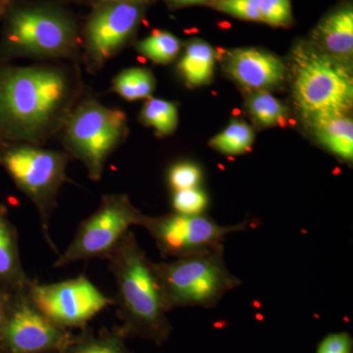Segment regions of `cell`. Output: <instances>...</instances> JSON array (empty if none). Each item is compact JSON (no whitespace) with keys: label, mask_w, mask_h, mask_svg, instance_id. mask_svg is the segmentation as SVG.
<instances>
[{"label":"cell","mask_w":353,"mask_h":353,"mask_svg":"<svg viewBox=\"0 0 353 353\" xmlns=\"http://www.w3.org/2000/svg\"><path fill=\"white\" fill-rule=\"evenodd\" d=\"M115 278L117 304L128 331L161 343L171 328L163 290L154 269L136 236L128 232L108 257Z\"/></svg>","instance_id":"obj_3"},{"label":"cell","mask_w":353,"mask_h":353,"mask_svg":"<svg viewBox=\"0 0 353 353\" xmlns=\"http://www.w3.org/2000/svg\"><path fill=\"white\" fill-rule=\"evenodd\" d=\"M155 88L154 76L150 70L134 67L120 72L112 81L111 90L128 101L150 99Z\"/></svg>","instance_id":"obj_18"},{"label":"cell","mask_w":353,"mask_h":353,"mask_svg":"<svg viewBox=\"0 0 353 353\" xmlns=\"http://www.w3.org/2000/svg\"><path fill=\"white\" fill-rule=\"evenodd\" d=\"M141 118L160 136H168L178 125V108L173 102L150 97L143 105Z\"/></svg>","instance_id":"obj_21"},{"label":"cell","mask_w":353,"mask_h":353,"mask_svg":"<svg viewBox=\"0 0 353 353\" xmlns=\"http://www.w3.org/2000/svg\"><path fill=\"white\" fill-rule=\"evenodd\" d=\"M321 50L339 59L350 58L353 51V10L352 6L336 9L325 16L314 31Z\"/></svg>","instance_id":"obj_14"},{"label":"cell","mask_w":353,"mask_h":353,"mask_svg":"<svg viewBox=\"0 0 353 353\" xmlns=\"http://www.w3.org/2000/svg\"><path fill=\"white\" fill-rule=\"evenodd\" d=\"M250 222L222 226L204 214L171 213L160 217H148L145 226L158 250L165 256H189L224 245L229 234L245 231Z\"/></svg>","instance_id":"obj_9"},{"label":"cell","mask_w":353,"mask_h":353,"mask_svg":"<svg viewBox=\"0 0 353 353\" xmlns=\"http://www.w3.org/2000/svg\"><path fill=\"white\" fill-rule=\"evenodd\" d=\"M61 132L67 153L80 160L90 180L97 182L109 157L126 139L127 116L87 97L78 102Z\"/></svg>","instance_id":"obj_7"},{"label":"cell","mask_w":353,"mask_h":353,"mask_svg":"<svg viewBox=\"0 0 353 353\" xmlns=\"http://www.w3.org/2000/svg\"><path fill=\"white\" fill-rule=\"evenodd\" d=\"M0 63L13 60L82 59L76 21L50 2L0 0Z\"/></svg>","instance_id":"obj_2"},{"label":"cell","mask_w":353,"mask_h":353,"mask_svg":"<svg viewBox=\"0 0 353 353\" xmlns=\"http://www.w3.org/2000/svg\"><path fill=\"white\" fill-rule=\"evenodd\" d=\"M92 1L94 6V4L104 3V2H130V3L146 6V4L150 3V2L153 1V0H92Z\"/></svg>","instance_id":"obj_29"},{"label":"cell","mask_w":353,"mask_h":353,"mask_svg":"<svg viewBox=\"0 0 353 353\" xmlns=\"http://www.w3.org/2000/svg\"><path fill=\"white\" fill-rule=\"evenodd\" d=\"M9 347L15 353H43L65 347L68 336L46 317L22 292L6 327Z\"/></svg>","instance_id":"obj_12"},{"label":"cell","mask_w":353,"mask_h":353,"mask_svg":"<svg viewBox=\"0 0 353 353\" xmlns=\"http://www.w3.org/2000/svg\"><path fill=\"white\" fill-rule=\"evenodd\" d=\"M67 152L48 150L32 143L0 139V166L38 209L44 238L55 250L50 236L51 215L57 208V196L68 181Z\"/></svg>","instance_id":"obj_6"},{"label":"cell","mask_w":353,"mask_h":353,"mask_svg":"<svg viewBox=\"0 0 353 353\" xmlns=\"http://www.w3.org/2000/svg\"><path fill=\"white\" fill-rule=\"evenodd\" d=\"M27 294L32 304L58 326H81L114 304L85 276L55 284L31 282Z\"/></svg>","instance_id":"obj_11"},{"label":"cell","mask_w":353,"mask_h":353,"mask_svg":"<svg viewBox=\"0 0 353 353\" xmlns=\"http://www.w3.org/2000/svg\"><path fill=\"white\" fill-rule=\"evenodd\" d=\"M137 50L155 63L167 64L173 61L180 52L181 41L171 32L157 31L139 41Z\"/></svg>","instance_id":"obj_19"},{"label":"cell","mask_w":353,"mask_h":353,"mask_svg":"<svg viewBox=\"0 0 353 353\" xmlns=\"http://www.w3.org/2000/svg\"><path fill=\"white\" fill-rule=\"evenodd\" d=\"M4 301L3 299H2L1 296H0V320H1V318L3 317L4 314Z\"/></svg>","instance_id":"obj_31"},{"label":"cell","mask_w":353,"mask_h":353,"mask_svg":"<svg viewBox=\"0 0 353 353\" xmlns=\"http://www.w3.org/2000/svg\"><path fill=\"white\" fill-rule=\"evenodd\" d=\"M254 134L252 128L245 123L234 121L211 139L210 145L226 155H240L252 148Z\"/></svg>","instance_id":"obj_20"},{"label":"cell","mask_w":353,"mask_h":353,"mask_svg":"<svg viewBox=\"0 0 353 353\" xmlns=\"http://www.w3.org/2000/svg\"><path fill=\"white\" fill-rule=\"evenodd\" d=\"M227 71L240 85L257 92L280 85L285 77V67L280 58L256 48L231 51Z\"/></svg>","instance_id":"obj_13"},{"label":"cell","mask_w":353,"mask_h":353,"mask_svg":"<svg viewBox=\"0 0 353 353\" xmlns=\"http://www.w3.org/2000/svg\"><path fill=\"white\" fill-rule=\"evenodd\" d=\"M175 6H194V4L205 3L209 0H169Z\"/></svg>","instance_id":"obj_30"},{"label":"cell","mask_w":353,"mask_h":353,"mask_svg":"<svg viewBox=\"0 0 353 353\" xmlns=\"http://www.w3.org/2000/svg\"><path fill=\"white\" fill-rule=\"evenodd\" d=\"M172 205L175 212L180 214H203L208 206V196L199 188L176 190L174 192Z\"/></svg>","instance_id":"obj_23"},{"label":"cell","mask_w":353,"mask_h":353,"mask_svg":"<svg viewBox=\"0 0 353 353\" xmlns=\"http://www.w3.org/2000/svg\"><path fill=\"white\" fill-rule=\"evenodd\" d=\"M260 21L271 26H285L292 21L290 0H262Z\"/></svg>","instance_id":"obj_26"},{"label":"cell","mask_w":353,"mask_h":353,"mask_svg":"<svg viewBox=\"0 0 353 353\" xmlns=\"http://www.w3.org/2000/svg\"><path fill=\"white\" fill-rule=\"evenodd\" d=\"M72 353H128L117 336H103L88 339L78 345Z\"/></svg>","instance_id":"obj_27"},{"label":"cell","mask_w":353,"mask_h":353,"mask_svg":"<svg viewBox=\"0 0 353 353\" xmlns=\"http://www.w3.org/2000/svg\"><path fill=\"white\" fill-rule=\"evenodd\" d=\"M352 336L345 332L329 334L320 343L317 353H352Z\"/></svg>","instance_id":"obj_28"},{"label":"cell","mask_w":353,"mask_h":353,"mask_svg":"<svg viewBox=\"0 0 353 353\" xmlns=\"http://www.w3.org/2000/svg\"><path fill=\"white\" fill-rule=\"evenodd\" d=\"M317 141L334 157L353 159V122L347 113L326 114L309 119Z\"/></svg>","instance_id":"obj_15"},{"label":"cell","mask_w":353,"mask_h":353,"mask_svg":"<svg viewBox=\"0 0 353 353\" xmlns=\"http://www.w3.org/2000/svg\"><path fill=\"white\" fill-rule=\"evenodd\" d=\"M77 63H0V139L43 145L61 132L82 95Z\"/></svg>","instance_id":"obj_1"},{"label":"cell","mask_w":353,"mask_h":353,"mask_svg":"<svg viewBox=\"0 0 353 353\" xmlns=\"http://www.w3.org/2000/svg\"><path fill=\"white\" fill-rule=\"evenodd\" d=\"M0 279L14 280L22 290L31 283L21 268L15 234L3 208H0Z\"/></svg>","instance_id":"obj_17"},{"label":"cell","mask_w":353,"mask_h":353,"mask_svg":"<svg viewBox=\"0 0 353 353\" xmlns=\"http://www.w3.org/2000/svg\"><path fill=\"white\" fill-rule=\"evenodd\" d=\"M141 4H94L82 38V60L90 70L101 69L134 36L143 14Z\"/></svg>","instance_id":"obj_10"},{"label":"cell","mask_w":353,"mask_h":353,"mask_svg":"<svg viewBox=\"0 0 353 353\" xmlns=\"http://www.w3.org/2000/svg\"><path fill=\"white\" fill-rule=\"evenodd\" d=\"M214 51L208 43L192 41L179 63V69L185 81L192 85L208 83L214 70Z\"/></svg>","instance_id":"obj_16"},{"label":"cell","mask_w":353,"mask_h":353,"mask_svg":"<svg viewBox=\"0 0 353 353\" xmlns=\"http://www.w3.org/2000/svg\"><path fill=\"white\" fill-rule=\"evenodd\" d=\"M202 172L196 164L190 162L176 163L171 167L168 174L169 185L174 192L199 188Z\"/></svg>","instance_id":"obj_24"},{"label":"cell","mask_w":353,"mask_h":353,"mask_svg":"<svg viewBox=\"0 0 353 353\" xmlns=\"http://www.w3.org/2000/svg\"><path fill=\"white\" fill-rule=\"evenodd\" d=\"M248 110L260 124L266 127L285 124L288 109L266 90H259L248 99Z\"/></svg>","instance_id":"obj_22"},{"label":"cell","mask_w":353,"mask_h":353,"mask_svg":"<svg viewBox=\"0 0 353 353\" xmlns=\"http://www.w3.org/2000/svg\"><path fill=\"white\" fill-rule=\"evenodd\" d=\"M262 0H215L216 9L248 21H260V6Z\"/></svg>","instance_id":"obj_25"},{"label":"cell","mask_w":353,"mask_h":353,"mask_svg":"<svg viewBox=\"0 0 353 353\" xmlns=\"http://www.w3.org/2000/svg\"><path fill=\"white\" fill-rule=\"evenodd\" d=\"M148 217L125 194L102 196L99 208L81 223L73 241L59 255L54 267L60 268L81 260L108 259L130 228L145 226Z\"/></svg>","instance_id":"obj_8"},{"label":"cell","mask_w":353,"mask_h":353,"mask_svg":"<svg viewBox=\"0 0 353 353\" xmlns=\"http://www.w3.org/2000/svg\"><path fill=\"white\" fill-rule=\"evenodd\" d=\"M292 65L294 101L304 117L309 120L352 109V72L341 59L303 43L292 51Z\"/></svg>","instance_id":"obj_4"},{"label":"cell","mask_w":353,"mask_h":353,"mask_svg":"<svg viewBox=\"0 0 353 353\" xmlns=\"http://www.w3.org/2000/svg\"><path fill=\"white\" fill-rule=\"evenodd\" d=\"M154 269L169 310L213 307L241 284L228 269L224 245L174 261L154 263Z\"/></svg>","instance_id":"obj_5"}]
</instances>
